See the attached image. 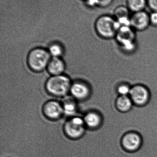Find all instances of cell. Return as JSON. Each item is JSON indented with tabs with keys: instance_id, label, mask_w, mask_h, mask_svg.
Returning <instances> with one entry per match:
<instances>
[{
	"instance_id": "obj_1",
	"label": "cell",
	"mask_w": 157,
	"mask_h": 157,
	"mask_svg": "<svg viewBox=\"0 0 157 157\" xmlns=\"http://www.w3.org/2000/svg\"><path fill=\"white\" fill-rule=\"evenodd\" d=\"M95 28L100 38L111 40L115 38L120 27L112 15L104 14L99 17L96 20Z\"/></svg>"
},
{
	"instance_id": "obj_2",
	"label": "cell",
	"mask_w": 157,
	"mask_h": 157,
	"mask_svg": "<svg viewBox=\"0 0 157 157\" xmlns=\"http://www.w3.org/2000/svg\"><path fill=\"white\" fill-rule=\"evenodd\" d=\"M70 78L64 75H54L47 80L46 88L49 93L56 96L66 95L71 89Z\"/></svg>"
},
{
	"instance_id": "obj_3",
	"label": "cell",
	"mask_w": 157,
	"mask_h": 157,
	"mask_svg": "<svg viewBox=\"0 0 157 157\" xmlns=\"http://www.w3.org/2000/svg\"><path fill=\"white\" fill-rule=\"evenodd\" d=\"M50 56L49 52L44 49H34L30 52L28 57L29 66L35 71H41L48 66Z\"/></svg>"
},
{
	"instance_id": "obj_4",
	"label": "cell",
	"mask_w": 157,
	"mask_h": 157,
	"mask_svg": "<svg viewBox=\"0 0 157 157\" xmlns=\"http://www.w3.org/2000/svg\"><path fill=\"white\" fill-rule=\"evenodd\" d=\"M129 97L137 106H143L149 102L151 93L148 88L144 85L137 84L132 86Z\"/></svg>"
},
{
	"instance_id": "obj_5",
	"label": "cell",
	"mask_w": 157,
	"mask_h": 157,
	"mask_svg": "<svg viewBox=\"0 0 157 157\" xmlns=\"http://www.w3.org/2000/svg\"><path fill=\"white\" fill-rule=\"evenodd\" d=\"M85 124L83 119L79 117H73L67 121L65 124V132L69 138H80L84 133Z\"/></svg>"
},
{
	"instance_id": "obj_6",
	"label": "cell",
	"mask_w": 157,
	"mask_h": 157,
	"mask_svg": "<svg viewBox=\"0 0 157 157\" xmlns=\"http://www.w3.org/2000/svg\"><path fill=\"white\" fill-rule=\"evenodd\" d=\"M131 26L137 32L146 31L150 26L149 13L145 10L132 13L130 17Z\"/></svg>"
},
{
	"instance_id": "obj_7",
	"label": "cell",
	"mask_w": 157,
	"mask_h": 157,
	"mask_svg": "<svg viewBox=\"0 0 157 157\" xmlns=\"http://www.w3.org/2000/svg\"><path fill=\"white\" fill-rule=\"evenodd\" d=\"M141 136L135 132H130L124 136L122 144L127 151L134 152L139 149L142 145Z\"/></svg>"
},
{
	"instance_id": "obj_8",
	"label": "cell",
	"mask_w": 157,
	"mask_h": 157,
	"mask_svg": "<svg viewBox=\"0 0 157 157\" xmlns=\"http://www.w3.org/2000/svg\"><path fill=\"white\" fill-rule=\"evenodd\" d=\"M43 112L45 116L51 120L59 119L64 113L62 106L55 101L46 102L43 106Z\"/></svg>"
},
{
	"instance_id": "obj_9",
	"label": "cell",
	"mask_w": 157,
	"mask_h": 157,
	"mask_svg": "<svg viewBox=\"0 0 157 157\" xmlns=\"http://www.w3.org/2000/svg\"><path fill=\"white\" fill-rule=\"evenodd\" d=\"M85 124L89 128L96 130L102 125L103 117L101 113L96 110L91 111L86 114L84 119Z\"/></svg>"
},
{
	"instance_id": "obj_10",
	"label": "cell",
	"mask_w": 157,
	"mask_h": 157,
	"mask_svg": "<svg viewBox=\"0 0 157 157\" xmlns=\"http://www.w3.org/2000/svg\"><path fill=\"white\" fill-rule=\"evenodd\" d=\"M70 91L74 98L80 100L87 98L90 93L89 87L85 83L80 81L75 82L72 85Z\"/></svg>"
},
{
	"instance_id": "obj_11",
	"label": "cell",
	"mask_w": 157,
	"mask_h": 157,
	"mask_svg": "<svg viewBox=\"0 0 157 157\" xmlns=\"http://www.w3.org/2000/svg\"><path fill=\"white\" fill-rule=\"evenodd\" d=\"M65 68L64 63L59 58H53L48 65V70L49 73L53 76L61 75L64 71Z\"/></svg>"
},
{
	"instance_id": "obj_12",
	"label": "cell",
	"mask_w": 157,
	"mask_h": 157,
	"mask_svg": "<svg viewBox=\"0 0 157 157\" xmlns=\"http://www.w3.org/2000/svg\"><path fill=\"white\" fill-rule=\"evenodd\" d=\"M133 102L129 96H119L116 101V106L119 111L127 113L134 106Z\"/></svg>"
},
{
	"instance_id": "obj_13",
	"label": "cell",
	"mask_w": 157,
	"mask_h": 157,
	"mask_svg": "<svg viewBox=\"0 0 157 157\" xmlns=\"http://www.w3.org/2000/svg\"><path fill=\"white\" fill-rule=\"evenodd\" d=\"M126 6L131 13L145 10L147 0H126Z\"/></svg>"
},
{
	"instance_id": "obj_14",
	"label": "cell",
	"mask_w": 157,
	"mask_h": 157,
	"mask_svg": "<svg viewBox=\"0 0 157 157\" xmlns=\"http://www.w3.org/2000/svg\"><path fill=\"white\" fill-rule=\"evenodd\" d=\"M131 13L126 5H121L115 7L112 15L116 20H120L130 17Z\"/></svg>"
},
{
	"instance_id": "obj_15",
	"label": "cell",
	"mask_w": 157,
	"mask_h": 157,
	"mask_svg": "<svg viewBox=\"0 0 157 157\" xmlns=\"http://www.w3.org/2000/svg\"><path fill=\"white\" fill-rule=\"evenodd\" d=\"M62 107L64 113L67 116H73L76 112V104L73 100H66L64 102Z\"/></svg>"
},
{
	"instance_id": "obj_16",
	"label": "cell",
	"mask_w": 157,
	"mask_h": 157,
	"mask_svg": "<svg viewBox=\"0 0 157 157\" xmlns=\"http://www.w3.org/2000/svg\"><path fill=\"white\" fill-rule=\"evenodd\" d=\"M49 52L53 58H59L62 55L63 49L59 43H53L49 47Z\"/></svg>"
},
{
	"instance_id": "obj_17",
	"label": "cell",
	"mask_w": 157,
	"mask_h": 157,
	"mask_svg": "<svg viewBox=\"0 0 157 157\" xmlns=\"http://www.w3.org/2000/svg\"><path fill=\"white\" fill-rule=\"evenodd\" d=\"M132 86L131 84L127 82H121L117 86V92L119 96H129Z\"/></svg>"
},
{
	"instance_id": "obj_18",
	"label": "cell",
	"mask_w": 157,
	"mask_h": 157,
	"mask_svg": "<svg viewBox=\"0 0 157 157\" xmlns=\"http://www.w3.org/2000/svg\"><path fill=\"white\" fill-rule=\"evenodd\" d=\"M96 6L106 8L112 4L114 0H95Z\"/></svg>"
},
{
	"instance_id": "obj_19",
	"label": "cell",
	"mask_w": 157,
	"mask_h": 157,
	"mask_svg": "<svg viewBox=\"0 0 157 157\" xmlns=\"http://www.w3.org/2000/svg\"><path fill=\"white\" fill-rule=\"evenodd\" d=\"M150 26L157 28V12H151L149 13Z\"/></svg>"
},
{
	"instance_id": "obj_20",
	"label": "cell",
	"mask_w": 157,
	"mask_h": 157,
	"mask_svg": "<svg viewBox=\"0 0 157 157\" xmlns=\"http://www.w3.org/2000/svg\"><path fill=\"white\" fill-rule=\"evenodd\" d=\"M147 7L151 12H157V0H147Z\"/></svg>"
},
{
	"instance_id": "obj_21",
	"label": "cell",
	"mask_w": 157,
	"mask_h": 157,
	"mask_svg": "<svg viewBox=\"0 0 157 157\" xmlns=\"http://www.w3.org/2000/svg\"><path fill=\"white\" fill-rule=\"evenodd\" d=\"M86 2L87 4L89 6H96V3H95V0H84Z\"/></svg>"
}]
</instances>
